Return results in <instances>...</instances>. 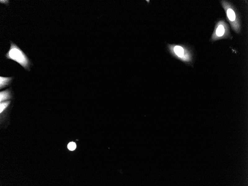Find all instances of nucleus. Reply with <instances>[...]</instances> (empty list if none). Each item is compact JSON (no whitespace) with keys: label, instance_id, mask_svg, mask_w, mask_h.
I'll list each match as a JSON object with an SVG mask.
<instances>
[{"label":"nucleus","instance_id":"f257e3e1","mask_svg":"<svg viewBox=\"0 0 248 186\" xmlns=\"http://www.w3.org/2000/svg\"><path fill=\"white\" fill-rule=\"evenodd\" d=\"M10 48L5 55L6 59L16 62L25 70L30 71L31 66L33 64L27 55L12 41H10Z\"/></svg>","mask_w":248,"mask_h":186},{"label":"nucleus","instance_id":"f03ea898","mask_svg":"<svg viewBox=\"0 0 248 186\" xmlns=\"http://www.w3.org/2000/svg\"><path fill=\"white\" fill-rule=\"evenodd\" d=\"M222 5L224 9L228 20L233 29L239 33L241 29L240 20L236 10L230 3L226 1H221Z\"/></svg>","mask_w":248,"mask_h":186},{"label":"nucleus","instance_id":"7ed1b4c3","mask_svg":"<svg viewBox=\"0 0 248 186\" xmlns=\"http://www.w3.org/2000/svg\"><path fill=\"white\" fill-rule=\"evenodd\" d=\"M229 35L228 26L224 20H221L218 22L216 25L211 39L213 41L217 40L228 37Z\"/></svg>","mask_w":248,"mask_h":186},{"label":"nucleus","instance_id":"20e7f679","mask_svg":"<svg viewBox=\"0 0 248 186\" xmlns=\"http://www.w3.org/2000/svg\"><path fill=\"white\" fill-rule=\"evenodd\" d=\"M12 95L10 89H7L0 92V101L1 102L3 101L8 100L12 99Z\"/></svg>","mask_w":248,"mask_h":186},{"label":"nucleus","instance_id":"39448f33","mask_svg":"<svg viewBox=\"0 0 248 186\" xmlns=\"http://www.w3.org/2000/svg\"><path fill=\"white\" fill-rule=\"evenodd\" d=\"M13 79V77L6 78V77L1 76L0 77V89H2L10 85L12 82Z\"/></svg>","mask_w":248,"mask_h":186},{"label":"nucleus","instance_id":"423d86ee","mask_svg":"<svg viewBox=\"0 0 248 186\" xmlns=\"http://www.w3.org/2000/svg\"><path fill=\"white\" fill-rule=\"evenodd\" d=\"M174 53L178 57L184 58L185 54V50L183 46H175L173 48Z\"/></svg>","mask_w":248,"mask_h":186},{"label":"nucleus","instance_id":"0eeeda50","mask_svg":"<svg viewBox=\"0 0 248 186\" xmlns=\"http://www.w3.org/2000/svg\"><path fill=\"white\" fill-rule=\"evenodd\" d=\"M11 101H7L5 102H1L0 104V113H1L5 110L7 107L10 104Z\"/></svg>","mask_w":248,"mask_h":186},{"label":"nucleus","instance_id":"6e6552de","mask_svg":"<svg viewBox=\"0 0 248 186\" xmlns=\"http://www.w3.org/2000/svg\"><path fill=\"white\" fill-rule=\"evenodd\" d=\"M68 148L70 151H74L76 148V144L73 142L69 143L68 145Z\"/></svg>","mask_w":248,"mask_h":186}]
</instances>
